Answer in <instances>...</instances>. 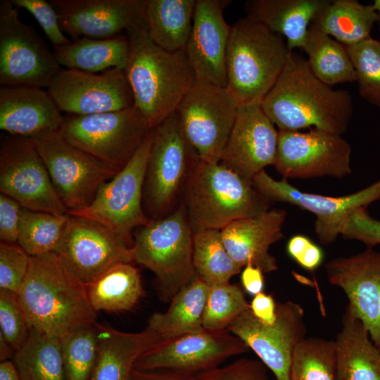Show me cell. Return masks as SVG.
I'll return each mask as SVG.
<instances>
[{"label":"cell","mask_w":380,"mask_h":380,"mask_svg":"<svg viewBox=\"0 0 380 380\" xmlns=\"http://www.w3.org/2000/svg\"><path fill=\"white\" fill-rule=\"evenodd\" d=\"M261 106L279 130L314 127L341 135L347 131L354 111L348 91L334 89L324 83L306 59L293 51Z\"/></svg>","instance_id":"obj_1"},{"label":"cell","mask_w":380,"mask_h":380,"mask_svg":"<svg viewBox=\"0 0 380 380\" xmlns=\"http://www.w3.org/2000/svg\"><path fill=\"white\" fill-rule=\"evenodd\" d=\"M30 329L61 338L96 324L86 286L55 252L32 256L18 294Z\"/></svg>","instance_id":"obj_2"},{"label":"cell","mask_w":380,"mask_h":380,"mask_svg":"<svg viewBox=\"0 0 380 380\" xmlns=\"http://www.w3.org/2000/svg\"><path fill=\"white\" fill-rule=\"evenodd\" d=\"M129 53L125 69L134 105L151 129L170 117L196 84L185 49L170 52L150 37L145 20L126 31Z\"/></svg>","instance_id":"obj_3"},{"label":"cell","mask_w":380,"mask_h":380,"mask_svg":"<svg viewBox=\"0 0 380 380\" xmlns=\"http://www.w3.org/2000/svg\"><path fill=\"white\" fill-rule=\"evenodd\" d=\"M185 206L193 232L222 230L232 222L270 209L253 183L221 163L194 160L185 185Z\"/></svg>","instance_id":"obj_4"},{"label":"cell","mask_w":380,"mask_h":380,"mask_svg":"<svg viewBox=\"0 0 380 380\" xmlns=\"http://www.w3.org/2000/svg\"><path fill=\"white\" fill-rule=\"evenodd\" d=\"M290 51L282 36L247 15L231 27L227 88L239 104L262 102L282 72Z\"/></svg>","instance_id":"obj_5"},{"label":"cell","mask_w":380,"mask_h":380,"mask_svg":"<svg viewBox=\"0 0 380 380\" xmlns=\"http://www.w3.org/2000/svg\"><path fill=\"white\" fill-rule=\"evenodd\" d=\"M193 234L184 203L169 215L151 220L134 234L133 261L155 274L161 297L167 302L197 275Z\"/></svg>","instance_id":"obj_6"},{"label":"cell","mask_w":380,"mask_h":380,"mask_svg":"<svg viewBox=\"0 0 380 380\" xmlns=\"http://www.w3.org/2000/svg\"><path fill=\"white\" fill-rule=\"evenodd\" d=\"M151 129L134 105L118 111L67 115L59 131L70 144L118 173L132 158Z\"/></svg>","instance_id":"obj_7"},{"label":"cell","mask_w":380,"mask_h":380,"mask_svg":"<svg viewBox=\"0 0 380 380\" xmlns=\"http://www.w3.org/2000/svg\"><path fill=\"white\" fill-rule=\"evenodd\" d=\"M198 156L184 137L175 113L156 128L146 165L143 206L151 220L175 210Z\"/></svg>","instance_id":"obj_8"},{"label":"cell","mask_w":380,"mask_h":380,"mask_svg":"<svg viewBox=\"0 0 380 380\" xmlns=\"http://www.w3.org/2000/svg\"><path fill=\"white\" fill-rule=\"evenodd\" d=\"M153 134L154 129H152L129 162L100 186L88 206L67 213L105 226L132 248L133 230L147 224L151 220L144 212L143 195Z\"/></svg>","instance_id":"obj_9"},{"label":"cell","mask_w":380,"mask_h":380,"mask_svg":"<svg viewBox=\"0 0 380 380\" xmlns=\"http://www.w3.org/2000/svg\"><path fill=\"white\" fill-rule=\"evenodd\" d=\"M62 68L11 0L0 1L1 87H48Z\"/></svg>","instance_id":"obj_10"},{"label":"cell","mask_w":380,"mask_h":380,"mask_svg":"<svg viewBox=\"0 0 380 380\" xmlns=\"http://www.w3.org/2000/svg\"><path fill=\"white\" fill-rule=\"evenodd\" d=\"M239 102L227 88L196 83L175 110L180 129L200 159L220 163Z\"/></svg>","instance_id":"obj_11"},{"label":"cell","mask_w":380,"mask_h":380,"mask_svg":"<svg viewBox=\"0 0 380 380\" xmlns=\"http://www.w3.org/2000/svg\"><path fill=\"white\" fill-rule=\"evenodd\" d=\"M32 139L67 213L88 206L117 174L70 144L59 129Z\"/></svg>","instance_id":"obj_12"},{"label":"cell","mask_w":380,"mask_h":380,"mask_svg":"<svg viewBox=\"0 0 380 380\" xmlns=\"http://www.w3.org/2000/svg\"><path fill=\"white\" fill-rule=\"evenodd\" d=\"M0 191L23 208L67 214L32 139L11 134L1 137Z\"/></svg>","instance_id":"obj_13"},{"label":"cell","mask_w":380,"mask_h":380,"mask_svg":"<svg viewBox=\"0 0 380 380\" xmlns=\"http://www.w3.org/2000/svg\"><path fill=\"white\" fill-rule=\"evenodd\" d=\"M276 312L275 322L267 324L248 309L228 330L256 354L277 380H290L293 353L306 338L304 309L294 301L286 300L277 303Z\"/></svg>","instance_id":"obj_14"},{"label":"cell","mask_w":380,"mask_h":380,"mask_svg":"<svg viewBox=\"0 0 380 380\" xmlns=\"http://www.w3.org/2000/svg\"><path fill=\"white\" fill-rule=\"evenodd\" d=\"M248 349L228 329H205L161 341L140 356L134 369L168 371L194 376L218 367L227 359Z\"/></svg>","instance_id":"obj_15"},{"label":"cell","mask_w":380,"mask_h":380,"mask_svg":"<svg viewBox=\"0 0 380 380\" xmlns=\"http://www.w3.org/2000/svg\"><path fill=\"white\" fill-rule=\"evenodd\" d=\"M350 155V145L341 134L316 128L305 132L279 130L273 165L286 179H341L351 173Z\"/></svg>","instance_id":"obj_16"},{"label":"cell","mask_w":380,"mask_h":380,"mask_svg":"<svg viewBox=\"0 0 380 380\" xmlns=\"http://www.w3.org/2000/svg\"><path fill=\"white\" fill-rule=\"evenodd\" d=\"M47 92L59 110L70 115L118 111L134 106L125 70L120 68L91 73L62 68Z\"/></svg>","instance_id":"obj_17"},{"label":"cell","mask_w":380,"mask_h":380,"mask_svg":"<svg viewBox=\"0 0 380 380\" xmlns=\"http://www.w3.org/2000/svg\"><path fill=\"white\" fill-rule=\"evenodd\" d=\"M68 215L54 252L85 286L111 267L133 261L132 248L115 232L93 220Z\"/></svg>","instance_id":"obj_18"},{"label":"cell","mask_w":380,"mask_h":380,"mask_svg":"<svg viewBox=\"0 0 380 380\" xmlns=\"http://www.w3.org/2000/svg\"><path fill=\"white\" fill-rule=\"evenodd\" d=\"M252 183L269 201L290 203L314 214L315 232L322 244L336 240L343 223L352 212L380 200V179L360 191L339 197L302 191L286 179H274L265 170L253 177Z\"/></svg>","instance_id":"obj_19"},{"label":"cell","mask_w":380,"mask_h":380,"mask_svg":"<svg viewBox=\"0 0 380 380\" xmlns=\"http://www.w3.org/2000/svg\"><path fill=\"white\" fill-rule=\"evenodd\" d=\"M329 282L346 293L351 312L380 349V251L372 248L325 265Z\"/></svg>","instance_id":"obj_20"},{"label":"cell","mask_w":380,"mask_h":380,"mask_svg":"<svg viewBox=\"0 0 380 380\" xmlns=\"http://www.w3.org/2000/svg\"><path fill=\"white\" fill-rule=\"evenodd\" d=\"M278 137L261 103H241L220 162L252 182L265 167L274 165Z\"/></svg>","instance_id":"obj_21"},{"label":"cell","mask_w":380,"mask_h":380,"mask_svg":"<svg viewBox=\"0 0 380 380\" xmlns=\"http://www.w3.org/2000/svg\"><path fill=\"white\" fill-rule=\"evenodd\" d=\"M72 41L106 39L143 22L146 0H50Z\"/></svg>","instance_id":"obj_22"},{"label":"cell","mask_w":380,"mask_h":380,"mask_svg":"<svg viewBox=\"0 0 380 380\" xmlns=\"http://www.w3.org/2000/svg\"><path fill=\"white\" fill-rule=\"evenodd\" d=\"M228 0H196L185 47L196 83L227 87L226 54L231 27L223 16Z\"/></svg>","instance_id":"obj_23"},{"label":"cell","mask_w":380,"mask_h":380,"mask_svg":"<svg viewBox=\"0 0 380 380\" xmlns=\"http://www.w3.org/2000/svg\"><path fill=\"white\" fill-rule=\"evenodd\" d=\"M284 209H269L258 215L235 220L223 228V243L233 260L243 268L252 265L264 273L278 269L270 247L283 238Z\"/></svg>","instance_id":"obj_24"},{"label":"cell","mask_w":380,"mask_h":380,"mask_svg":"<svg viewBox=\"0 0 380 380\" xmlns=\"http://www.w3.org/2000/svg\"><path fill=\"white\" fill-rule=\"evenodd\" d=\"M63 118L43 88L0 87V129L11 135L33 139L58 130Z\"/></svg>","instance_id":"obj_25"},{"label":"cell","mask_w":380,"mask_h":380,"mask_svg":"<svg viewBox=\"0 0 380 380\" xmlns=\"http://www.w3.org/2000/svg\"><path fill=\"white\" fill-rule=\"evenodd\" d=\"M99 350L91 380H133L137 360L162 341L145 328L138 332H125L104 324H96Z\"/></svg>","instance_id":"obj_26"},{"label":"cell","mask_w":380,"mask_h":380,"mask_svg":"<svg viewBox=\"0 0 380 380\" xmlns=\"http://www.w3.org/2000/svg\"><path fill=\"white\" fill-rule=\"evenodd\" d=\"M334 342L336 380H380V349L348 306Z\"/></svg>","instance_id":"obj_27"},{"label":"cell","mask_w":380,"mask_h":380,"mask_svg":"<svg viewBox=\"0 0 380 380\" xmlns=\"http://www.w3.org/2000/svg\"><path fill=\"white\" fill-rule=\"evenodd\" d=\"M330 0H253L247 16L286 39L290 51L302 49L308 30Z\"/></svg>","instance_id":"obj_28"},{"label":"cell","mask_w":380,"mask_h":380,"mask_svg":"<svg viewBox=\"0 0 380 380\" xmlns=\"http://www.w3.org/2000/svg\"><path fill=\"white\" fill-rule=\"evenodd\" d=\"M208 292L209 285L197 274L172 298L165 312H155L149 317L146 328L162 341L205 330L203 315Z\"/></svg>","instance_id":"obj_29"},{"label":"cell","mask_w":380,"mask_h":380,"mask_svg":"<svg viewBox=\"0 0 380 380\" xmlns=\"http://www.w3.org/2000/svg\"><path fill=\"white\" fill-rule=\"evenodd\" d=\"M53 51L61 68L99 73L112 68L125 69L129 42L126 34L106 39L82 37L53 47Z\"/></svg>","instance_id":"obj_30"},{"label":"cell","mask_w":380,"mask_h":380,"mask_svg":"<svg viewBox=\"0 0 380 380\" xmlns=\"http://www.w3.org/2000/svg\"><path fill=\"white\" fill-rule=\"evenodd\" d=\"M196 0H146L144 19L151 39L163 49H185Z\"/></svg>","instance_id":"obj_31"},{"label":"cell","mask_w":380,"mask_h":380,"mask_svg":"<svg viewBox=\"0 0 380 380\" xmlns=\"http://www.w3.org/2000/svg\"><path fill=\"white\" fill-rule=\"evenodd\" d=\"M86 287L89 301L97 312L129 310L143 295L139 272L131 262L111 267Z\"/></svg>","instance_id":"obj_32"},{"label":"cell","mask_w":380,"mask_h":380,"mask_svg":"<svg viewBox=\"0 0 380 380\" xmlns=\"http://www.w3.org/2000/svg\"><path fill=\"white\" fill-rule=\"evenodd\" d=\"M378 14L372 4L356 0H334L324 7L312 24L345 46L371 37Z\"/></svg>","instance_id":"obj_33"},{"label":"cell","mask_w":380,"mask_h":380,"mask_svg":"<svg viewBox=\"0 0 380 380\" xmlns=\"http://www.w3.org/2000/svg\"><path fill=\"white\" fill-rule=\"evenodd\" d=\"M302 49L312 72L327 85L356 82L355 71L343 44L310 24Z\"/></svg>","instance_id":"obj_34"},{"label":"cell","mask_w":380,"mask_h":380,"mask_svg":"<svg viewBox=\"0 0 380 380\" xmlns=\"http://www.w3.org/2000/svg\"><path fill=\"white\" fill-rule=\"evenodd\" d=\"M20 380H67L61 340L30 329L12 359Z\"/></svg>","instance_id":"obj_35"},{"label":"cell","mask_w":380,"mask_h":380,"mask_svg":"<svg viewBox=\"0 0 380 380\" xmlns=\"http://www.w3.org/2000/svg\"><path fill=\"white\" fill-rule=\"evenodd\" d=\"M193 264L196 274L209 286L229 281L243 270L227 252L217 229L194 232Z\"/></svg>","instance_id":"obj_36"},{"label":"cell","mask_w":380,"mask_h":380,"mask_svg":"<svg viewBox=\"0 0 380 380\" xmlns=\"http://www.w3.org/2000/svg\"><path fill=\"white\" fill-rule=\"evenodd\" d=\"M68 217L22 207L17 243L31 257L54 252Z\"/></svg>","instance_id":"obj_37"},{"label":"cell","mask_w":380,"mask_h":380,"mask_svg":"<svg viewBox=\"0 0 380 380\" xmlns=\"http://www.w3.org/2000/svg\"><path fill=\"white\" fill-rule=\"evenodd\" d=\"M290 380H336L334 340L305 338L293 353Z\"/></svg>","instance_id":"obj_38"},{"label":"cell","mask_w":380,"mask_h":380,"mask_svg":"<svg viewBox=\"0 0 380 380\" xmlns=\"http://www.w3.org/2000/svg\"><path fill=\"white\" fill-rule=\"evenodd\" d=\"M96 324L60 338L67 380H91L99 350Z\"/></svg>","instance_id":"obj_39"},{"label":"cell","mask_w":380,"mask_h":380,"mask_svg":"<svg viewBox=\"0 0 380 380\" xmlns=\"http://www.w3.org/2000/svg\"><path fill=\"white\" fill-rule=\"evenodd\" d=\"M248 309L250 303L239 285L227 281L209 286L203 327L208 331L227 330Z\"/></svg>","instance_id":"obj_40"},{"label":"cell","mask_w":380,"mask_h":380,"mask_svg":"<svg viewBox=\"0 0 380 380\" xmlns=\"http://www.w3.org/2000/svg\"><path fill=\"white\" fill-rule=\"evenodd\" d=\"M346 47L355 71L360 96L380 108V40L370 37Z\"/></svg>","instance_id":"obj_41"},{"label":"cell","mask_w":380,"mask_h":380,"mask_svg":"<svg viewBox=\"0 0 380 380\" xmlns=\"http://www.w3.org/2000/svg\"><path fill=\"white\" fill-rule=\"evenodd\" d=\"M0 334L18 350L28 338L30 329L18 294L0 290Z\"/></svg>","instance_id":"obj_42"},{"label":"cell","mask_w":380,"mask_h":380,"mask_svg":"<svg viewBox=\"0 0 380 380\" xmlns=\"http://www.w3.org/2000/svg\"><path fill=\"white\" fill-rule=\"evenodd\" d=\"M31 256L18 243H0V290L18 294L27 274Z\"/></svg>","instance_id":"obj_43"},{"label":"cell","mask_w":380,"mask_h":380,"mask_svg":"<svg viewBox=\"0 0 380 380\" xmlns=\"http://www.w3.org/2000/svg\"><path fill=\"white\" fill-rule=\"evenodd\" d=\"M191 380H270L266 366L260 360L239 358L231 363L192 376Z\"/></svg>","instance_id":"obj_44"},{"label":"cell","mask_w":380,"mask_h":380,"mask_svg":"<svg viewBox=\"0 0 380 380\" xmlns=\"http://www.w3.org/2000/svg\"><path fill=\"white\" fill-rule=\"evenodd\" d=\"M17 8L28 11L38 22L53 47L72 42L61 28L58 14L49 1L45 0H11Z\"/></svg>","instance_id":"obj_45"},{"label":"cell","mask_w":380,"mask_h":380,"mask_svg":"<svg viewBox=\"0 0 380 380\" xmlns=\"http://www.w3.org/2000/svg\"><path fill=\"white\" fill-rule=\"evenodd\" d=\"M343 237L362 242L367 248L380 244V220L372 217L366 207L352 212L341 228Z\"/></svg>","instance_id":"obj_46"},{"label":"cell","mask_w":380,"mask_h":380,"mask_svg":"<svg viewBox=\"0 0 380 380\" xmlns=\"http://www.w3.org/2000/svg\"><path fill=\"white\" fill-rule=\"evenodd\" d=\"M22 206L10 196L0 194L1 242L17 243Z\"/></svg>","instance_id":"obj_47"},{"label":"cell","mask_w":380,"mask_h":380,"mask_svg":"<svg viewBox=\"0 0 380 380\" xmlns=\"http://www.w3.org/2000/svg\"><path fill=\"white\" fill-rule=\"evenodd\" d=\"M254 316L262 322L272 324L277 318V303L274 298L263 291L254 296L250 303Z\"/></svg>","instance_id":"obj_48"},{"label":"cell","mask_w":380,"mask_h":380,"mask_svg":"<svg viewBox=\"0 0 380 380\" xmlns=\"http://www.w3.org/2000/svg\"><path fill=\"white\" fill-rule=\"evenodd\" d=\"M263 273L255 266L246 265L241 274V284L244 291L252 296L262 292L265 284Z\"/></svg>","instance_id":"obj_49"},{"label":"cell","mask_w":380,"mask_h":380,"mask_svg":"<svg viewBox=\"0 0 380 380\" xmlns=\"http://www.w3.org/2000/svg\"><path fill=\"white\" fill-rule=\"evenodd\" d=\"M323 258L322 248L311 241L303 249L296 262L305 270L312 271L322 264Z\"/></svg>","instance_id":"obj_50"},{"label":"cell","mask_w":380,"mask_h":380,"mask_svg":"<svg viewBox=\"0 0 380 380\" xmlns=\"http://www.w3.org/2000/svg\"><path fill=\"white\" fill-rule=\"evenodd\" d=\"M133 380H191L192 376L168 371H141L134 369Z\"/></svg>","instance_id":"obj_51"},{"label":"cell","mask_w":380,"mask_h":380,"mask_svg":"<svg viewBox=\"0 0 380 380\" xmlns=\"http://www.w3.org/2000/svg\"><path fill=\"white\" fill-rule=\"evenodd\" d=\"M0 380H20L17 367L12 360L1 362Z\"/></svg>","instance_id":"obj_52"},{"label":"cell","mask_w":380,"mask_h":380,"mask_svg":"<svg viewBox=\"0 0 380 380\" xmlns=\"http://www.w3.org/2000/svg\"><path fill=\"white\" fill-rule=\"evenodd\" d=\"M15 350L6 339L0 334V360H12Z\"/></svg>","instance_id":"obj_53"},{"label":"cell","mask_w":380,"mask_h":380,"mask_svg":"<svg viewBox=\"0 0 380 380\" xmlns=\"http://www.w3.org/2000/svg\"><path fill=\"white\" fill-rule=\"evenodd\" d=\"M372 5L378 14L377 23L379 25V30H380V0H374Z\"/></svg>","instance_id":"obj_54"}]
</instances>
